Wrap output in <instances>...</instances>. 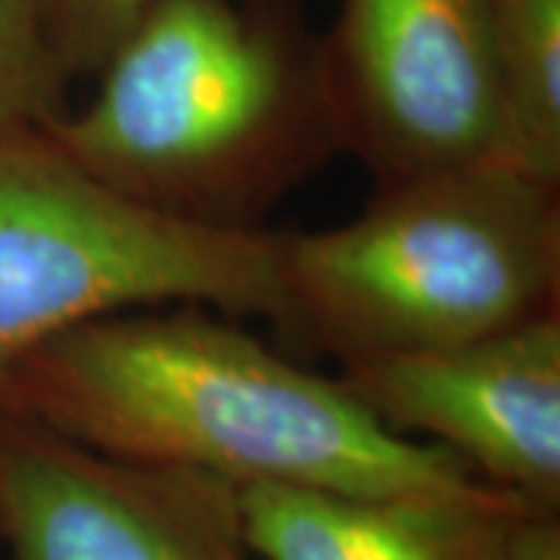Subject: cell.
Wrapping results in <instances>:
<instances>
[{"mask_svg": "<svg viewBox=\"0 0 560 560\" xmlns=\"http://www.w3.org/2000/svg\"><path fill=\"white\" fill-rule=\"evenodd\" d=\"M278 327L337 361L436 352L560 312V184L501 160L374 187L280 234Z\"/></svg>", "mask_w": 560, "mask_h": 560, "instance_id": "3957f363", "label": "cell"}, {"mask_svg": "<svg viewBox=\"0 0 560 560\" xmlns=\"http://www.w3.org/2000/svg\"><path fill=\"white\" fill-rule=\"evenodd\" d=\"M150 0H47L50 38L69 81L94 79Z\"/></svg>", "mask_w": 560, "mask_h": 560, "instance_id": "8fae6325", "label": "cell"}, {"mask_svg": "<svg viewBox=\"0 0 560 560\" xmlns=\"http://www.w3.org/2000/svg\"><path fill=\"white\" fill-rule=\"evenodd\" d=\"M47 131L88 175L162 219L268 231L340 153L300 0H150Z\"/></svg>", "mask_w": 560, "mask_h": 560, "instance_id": "7a4b0ae2", "label": "cell"}, {"mask_svg": "<svg viewBox=\"0 0 560 560\" xmlns=\"http://www.w3.org/2000/svg\"><path fill=\"white\" fill-rule=\"evenodd\" d=\"M69 84L47 0H0V135L57 119L69 109Z\"/></svg>", "mask_w": 560, "mask_h": 560, "instance_id": "30bf717a", "label": "cell"}, {"mask_svg": "<svg viewBox=\"0 0 560 560\" xmlns=\"http://www.w3.org/2000/svg\"><path fill=\"white\" fill-rule=\"evenodd\" d=\"M499 160L560 184V0H492Z\"/></svg>", "mask_w": 560, "mask_h": 560, "instance_id": "9c48e42d", "label": "cell"}, {"mask_svg": "<svg viewBox=\"0 0 560 560\" xmlns=\"http://www.w3.org/2000/svg\"><path fill=\"white\" fill-rule=\"evenodd\" d=\"M278 231L162 219L103 187L47 125L0 135V371L88 320L197 302L278 324Z\"/></svg>", "mask_w": 560, "mask_h": 560, "instance_id": "277c9868", "label": "cell"}, {"mask_svg": "<svg viewBox=\"0 0 560 560\" xmlns=\"http://www.w3.org/2000/svg\"><path fill=\"white\" fill-rule=\"evenodd\" d=\"M318 54L340 153L374 187L499 160L492 0H340Z\"/></svg>", "mask_w": 560, "mask_h": 560, "instance_id": "5b68a950", "label": "cell"}, {"mask_svg": "<svg viewBox=\"0 0 560 560\" xmlns=\"http://www.w3.org/2000/svg\"><path fill=\"white\" fill-rule=\"evenodd\" d=\"M337 377L393 433L560 511V312L452 349L340 361Z\"/></svg>", "mask_w": 560, "mask_h": 560, "instance_id": "52a82bcc", "label": "cell"}, {"mask_svg": "<svg viewBox=\"0 0 560 560\" xmlns=\"http://www.w3.org/2000/svg\"><path fill=\"white\" fill-rule=\"evenodd\" d=\"M511 560H560V511L529 508L514 529Z\"/></svg>", "mask_w": 560, "mask_h": 560, "instance_id": "7c38bea8", "label": "cell"}, {"mask_svg": "<svg viewBox=\"0 0 560 560\" xmlns=\"http://www.w3.org/2000/svg\"><path fill=\"white\" fill-rule=\"evenodd\" d=\"M0 560H256L237 486L135 464L0 408Z\"/></svg>", "mask_w": 560, "mask_h": 560, "instance_id": "8992f818", "label": "cell"}, {"mask_svg": "<svg viewBox=\"0 0 560 560\" xmlns=\"http://www.w3.org/2000/svg\"><path fill=\"white\" fill-rule=\"evenodd\" d=\"M0 408L109 458L231 486L440 492L477 480L440 445L383 427L219 308L178 302L88 320L0 371Z\"/></svg>", "mask_w": 560, "mask_h": 560, "instance_id": "6da1fadb", "label": "cell"}, {"mask_svg": "<svg viewBox=\"0 0 560 560\" xmlns=\"http://www.w3.org/2000/svg\"><path fill=\"white\" fill-rule=\"evenodd\" d=\"M237 501L256 560H511L536 508L489 482L377 495L256 482Z\"/></svg>", "mask_w": 560, "mask_h": 560, "instance_id": "ba28073f", "label": "cell"}]
</instances>
